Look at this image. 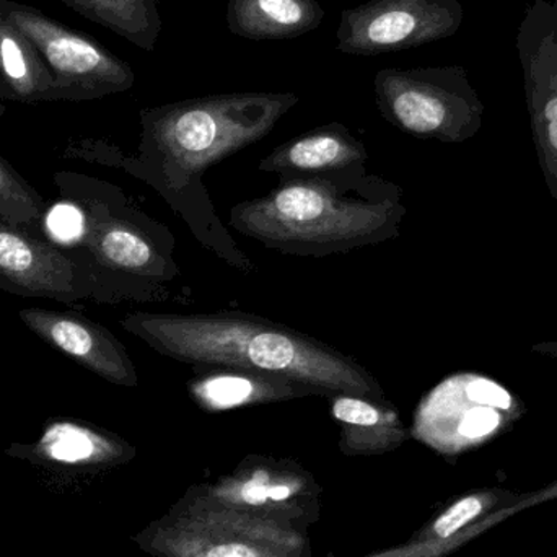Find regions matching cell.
<instances>
[{"label": "cell", "instance_id": "6da1fadb", "mask_svg": "<svg viewBox=\"0 0 557 557\" xmlns=\"http://www.w3.org/2000/svg\"><path fill=\"white\" fill-rule=\"evenodd\" d=\"M127 333L180 362L281 376L327 395L382 398V386L356 360L281 324L244 313L127 314Z\"/></svg>", "mask_w": 557, "mask_h": 557}, {"label": "cell", "instance_id": "7a4b0ae2", "mask_svg": "<svg viewBox=\"0 0 557 557\" xmlns=\"http://www.w3.org/2000/svg\"><path fill=\"white\" fill-rule=\"evenodd\" d=\"M403 212L396 199L354 198L327 180L298 178L267 198L238 205L232 224L270 247L320 255L382 240Z\"/></svg>", "mask_w": 557, "mask_h": 557}, {"label": "cell", "instance_id": "3957f363", "mask_svg": "<svg viewBox=\"0 0 557 557\" xmlns=\"http://www.w3.org/2000/svg\"><path fill=\"white\" fill-rule=\"evenodd\" d=\"M297 103L288 91H235L150 108L140 149L196 173L267 137Z\"/></svg>", "mask_w": 557, "mask_h": 557}, {"label": "cell", "instance_id": "277c9868", "mask_svg": "<svg viewBox=\"0 0 557 557\" xmlns=\"http://www.w3.org/2000/svg\"><path fill=\"white\" fill-rule=\"evenodd\" d=\"M373 88L382 116L409 136L460 144L483 126V100L461 65L383 69Z\"/></svg>", "mask_w": 557, "mask_h": 557}, {"label": "cell", "instance_id": "5b68a950", "mask_svg": "<svg viewBox=\"0 0 557 557\" xmlns=\"http://www.w3.org/2000/svg\"><path fill=\"white\" fill-rule=\"evenodd\" d=\"M0 12L45 59L54 82V101L97 100L123 94L136 84L131 65L91 36L15 0H0Z\"/></svg>", "mask_w": 557, "mask_h": 557}, {"label": "cell", "instance_id": "8992f818", "mask_svg": "<svg viewBox=\"0 0 557 557\" xmlns=\"http://www.w3.org/2000/svg\"><path fill=\"white\" fill-rule=\"evenodd\" d=\"M463 18L460 0H369L343 10L336 49L350 55L406 51L450 38Z\"/></svg>", "mask_w": 557, "mask_h": 557}, {"label": "cell", "instance_id": "52a82bcc", "mask_svg": "<svg viewBox=\"0 0 557 557\" xmlns=\"http://www.w3.org/2000/svg\"><path fill=\"white\" fill-rule=\"evenodd\" d=\"M0 287L22 297L77 304L94 295L90 261L81 248L61 247L0 218Z\"/></svg>", "mask_w": 557, "mask_h": 557}, {"label": "cell", "instance_id": "ba28073f", "mask_svg": "<svg viewBox=\"0 0 557 557\" xmlns=\"http://www.w3.org/2000/svg\"><path fill=\"white\" fill-rule=\"evenodd\" d=\"M533 144L557 202V0H532L517 32Z\"/></svg>", "mask_w": 557, "mask_h": 557}, {"label": "cell", "instance_id": "9c48e42d", "mask_svg": "<svg viewBox=\"0 0 557 557\" xmlns=\"http://www.w3.org/2000/svg\"><path fill=\"white\" fill-rule=\"evenodd\" d=\"M523 403L506 386L480 373H457L438 383L419 406V425L455 438L458 447L480 445L509 431Z\"/></svg>", "mask_w": 557, "mask_h": 557}, {"label": "cell", "instance_id": "30bf717a", "mask_svg": "<svg viewBox=\"0 0 557 557\" xmlns=\"http://www.w3.org/2000/svg\"><path fill=\"white\" fill-rule=\"evenodd\" d=\"M18 318L32 333L95 375L113 385H137L136 367L123 344L90 318L46 308H23Z\"/></svg>", "mask_w": 557, "mask_h": 557}, {"label": "cell", "instance_id": "8fae6325", "mask_svg": "<svg viewBox=\"0 0 557 557\" xmlns=\"http://www.w3.org/2000/svg\"><path fill=\"white\" fill-rule=\"evenodd\" d=\"M367 150L343 124H327L277 147L260 169L282 175L326 173L362 165Z\"/></svg>", "mask_w": 557, "mask_h": 557}, {"label": "cell", "instance_id": "7c38bea8", "mask_svg": "<svg viewBox=\"0 0 557 557\" xmlns=\"http://www.w3.org/2000/svg\"><path fill=\"white\" fill-rule=\"evenodd\" d=\"M318 0H228V32L253 41H281L307 35L321 25Z\"/></svg>", "mask_w": 557, "mask_h": 557}, {"label": "cell", "instance_id": "4fadbf2b", "mask_svg": "<svg viewBox=\"0 0 557 557\" xmlns=\"http://www.w3.org/2000/svg\"><path fill=\"white\" fill-rule=\"evenodd\" d=\"M10 457L54 468H81L113 454V442L94 425L71 418L49 419L38 441L13 444Z\"/></svg>", "mask_w": 557, "mask_h": 557}, {"label": "cell", "instance_id": "5bb4252c", "mask_svg": "<svg viewBox=\"0 0 557 557\" xmlns=\"http://www.w3.org/2000/svg\"><path fill=\"white\" fill-rule=\"evenodd\" d=\"M0 94L3 100L54 101V82L36 46L0 12Z\"/></svg>", "mask_w": 557, "mask_h": 557}, {"label": "cell", "instance_id": "9a60e30c", "mask_svg": "<svg viewBox=\"0 0 557 557\" xmlns=\"http://www.w3.org/2000/svg\"><path fill=\"white\" fill-rule=\"evenodd\" d=\"M189 389L199 403L214 409L237 408L260 399L311 392L307 386L288 382L281 376L234 369H214L206 372L191 382Z\"/></svg>", "mask_w": 557, "mask_h": 557}, {"label": "cell", "instance_id": "2e32d148", "mask_svg": "<svg viewBox=\"0 0 557 557\" xmlns=\"http://www.w3.org/2000/svg\"><path fill=\"white\" fill-rule=\"evenodd\" d=\"M78 15L116 33L144 51H153L162 15L159 0H59Z\"/></svg>", "mask_w": 557, "mask_h": 557}, {"label": "cell", "instance_id": "e0dca14e", "mask_svg": "<svg viewBox=\"0 0 557 557\" xmlns=\"http://www.w3.org/2000/svg\"><path fill=\"white\" fill-rule=\"evenodd\" d=\"M45 214L41 196L0 157V218L20 227L38 231Z\"/></svg>", "mask_w": 557, "mask_h": 557}, {"label": "cell", "instance_id": "ac0fdd59", "mask_svg": "<svg viewBox=\"0 0 557 557\" xmlns=\"http://www.w3.org/2000/svg\"><path fill=\"white\" fill-rule=\"evenodd\" d=\"M270 476L267 471L258 470L248 483L242 487V499L251 506H263L270 499Z\"/></svg>", "mask_w": 557, "mask_h": 557}, {"label": "cell", "instance_id": "d6986e66", "mask_svg": "<svg viewBox=\"0 0 557 557\" xmlns=\"http://www.w3.org/2000/svg\"><path fill=\"white\" fill-rule=\"evenodd\" d=\"M206 557H260L253 549L248 548L245 545H237V543H232V545H221L212 548L211 552L208 553Z\"/></svg>", "mask_w": 557, "mask_h": 557}, {"label": "cell", "instance_id": "ffe728a7", "mask_svg": "<svg viewBox=\"0 0 557 557\" xmlns=\"http://www.w3.org/2000/svg\"><path fill=\"white\" fill-rule=\"evenodd\" d=\"M532 352L557 360V337L553 341H545V343L533 344Z\"/></svg>", "mask_w": 557, "mask_h": 557}, {"label": "cell", "instance_id": "44dd1931", "mask_svg": "<svg viewBox=\"0 0 557 557\" xmlns=\"http://www.w3.org/2000/svg\"><path fill=\"white\" fill-rule=\"evenodd\" d=\"M290 496V490L287 486H270V499L284 500Z\"/></svg>", "mask_w": 557, "mask_h": 557}, {"label": "cell", "instance_id": "7402d4cb", "mask_svg": "<svg viewBox=\"0 0 557 557\" xmlns=\"http://www.w3.org/2000/svg\"><path fill=\"white\" fill-rule=\"evenodd\" d=\"M5 114V100H3L2 94H0V117Z\"/></svg>", "mask_w": 557, "mask_h": 557}]
</instances>
